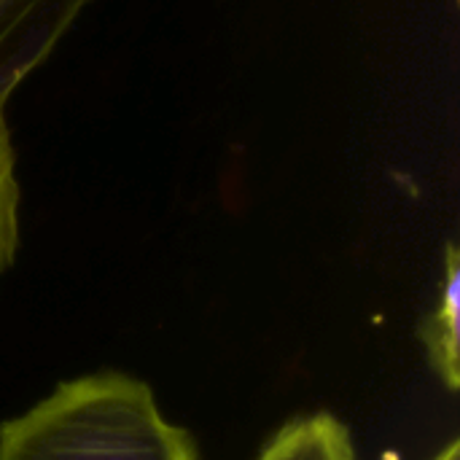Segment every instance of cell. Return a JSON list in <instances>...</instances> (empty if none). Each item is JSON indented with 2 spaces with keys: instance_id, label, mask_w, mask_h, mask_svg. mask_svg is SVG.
Returning <instances> with one entry per match:
<instances>
[{
  "instance_id": "277c9868",
  "label": "cell",
  "mask_w": 460,
  "mask_h": 460,
  "mask_svg": "<svg viewBox=\"0 0 460 460\" xmlns=\"http://www.w3.org/2000/svg\"><path fill=\"white\" fill-rule=\"evenodd\" d=\"M256 460H358V453L340 418L315 412L286 423Z\"/></svg>"
},
{
  "instance_id": "7a4b0ae2",
  "label": "cell",
  "mask_w": 460,
  "mask_h": 460,
  "mask_svg": "<svg viewBox=\"0 0 460 460\" xmlns=\"http://www.w3.org/2000/svg\"><path fill=\"white\" fill-rule=\"evenodd\" d=\"M94 0H0V275L19 248V178L8 124L16 89L40 70Z\"/></svg>"
},
{
  "instance_id": "3957f363",
  "label": "cell",
  "mask_w": 460,
  "mask_h": 460,
  "mask_svg": "<svg viewBox=\"0 0 460 460\" xmlns=\"http://www.w3.org/2000/svg\"><path fill=\"white\" fill-rule=\"evenodd\" d=\"M460 256L450 243L445 256V278L439 288L437 307L423 323V345L434 375L445 383L450 394L460 388Z\"/></svg>"
},
{
  "instance_id": "5b68a950",
  "label": "cell",
  "mask_w": 460,
  "mask_h": 460,
  "mask_svg": "<svg viewBox=\"0 0 460 460\" xmlns=\"http://www.w3.org/2000/svg\"><path fill=\"white\" fill-rule=\"evenodd\" d=\"M434 460H460V442H458V439H453V442H450V445H447V447H445V450H442V453H439V456H437Z\"/></svg>"
},
{
  "instance_id": "6da1fadb",
  "label": "cell",
  "mask_w": 460,
  "mask_h": 460,
  "mask_svg": "<svg viewBox=\"0 0 460 460\" xmlns=\"http://www.w3.org/2000/svg\"><path fill=\"white\" fill-rule=\"evenodd\" d=\"M0 460H199V450L143 380L100 372L57 385L5 420Z\"/></svg>"
}]
</instances>
